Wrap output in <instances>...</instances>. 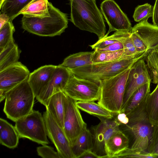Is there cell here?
I'll return each instance as SVG.
<instances>
[{
  "mask_svg": "<svg viewBox=\"0 0 158 158\" xmlns=\"http://www.w3.org/2000/svg\"><path fill=\"white\" fill-rule=\"evenodd\" d=\"M114 117L120 126L126 125L129 122V118L127 114L124 112L121 111L119 113L114 114Z\"/></svg>",
  "mask_w": 158,
  "mask_h": 158,
  "instance_id": "obj_40",
  "label": "cell"
},
{
  "mask_svg": "<svg viewBox=\"0 0 158 158\" xmlns=\"http://www.w3.org/2000/svg\"><path fill=\"white\" fill-rule=\"evenodd\" d=\"M147 53L138 55L129 59L119 60L105 63H92L69 69L74 76L88 79L100 84L103 80L110 78L131 67L138 60L146 56Z\"/></svg>",
  "mask_w": 158,
  "mask_h": 158,
  "instance_id": "obj_4",
  "label": "cell"
},
{
  "mask_svg": "<svg viewBox=\"0 0 158 158\" xmlns=\"http://www.w3.org/2000/svg\"><path fill=\"white\" fill-rule=\"evenodd\" d=\"M147 151L150 153L158 155V123L153 127L152 136Z\"/></svg>",
  "mask_w": 158,
  "mask_h": 158,
  "instance_id": "obj_37",
  "label": "cell"
},
{
  "mask_svg": "<svg viewBox=\"0 0 158 158\" xmlns=\"http://www.w3.org/2000/svg\"><path fill=\"white\" fill-rule=\"evenodd\" d=\"M152 17L153 24L158 27V0H156Z\"/></svg>",
  "mask_w": 158,
  "mask_h": 158,
  "instance_id": "obj_41",
  "label": "cell"
},
{
  "mask_svg": "<svg viewBox=\"0 0 158 158\" xmlns=\"http://www.w3.org/2000/svg\"><path fill=\"white\" fill-rule=\"evenodd\" d=\"M93 148L92 134L86 125L83 128L74 144L72 147L74 158H79L85 152L92 151Z\"/></svg>",
  "mask_w": 158,
  "mask_h": 158,
  "instance_id": "obj_21",
  "label": "cell"
},
{
  "mask_svg": "<svg viewBox=\"0 0 158 158\" xmlns=\"http://www.w3.org/2000/svg\"><path fill=\"white\" fill-rule=\"evenodd\" d=\"M99 158L98 156L92 150H88L85 152L79 158Z\"/></svg>",
  "mask_w": 158,
  "mask_h": 158,
  "instance_id": "obj_42",
  "label": "cell"
},
{
  "mask_svg": "<svg viewBox=\"0 0 158 158\" xmlns=\"http://www.w3.org/2000/svg\"><path fill=\"white\" fill-rule=\"evenodd\" d=\"M154 50L158 52V47Z\"/></svg>",
  "mask_w": 158,
  "mask_h": 158,
  "instance_id": "obj_45",
  "label": "cell"
},
{
  "mask_svg": "<svg viewBox=\"0 0 158 158\" xmlns=\"http://www.w3.org/2000/svg\"><path fill=\"white\" fill-rule=\"evenodd\" d=\"M131 68L106 79L100 84V94L98 103L116 114L123 108L127 77Z\"/></svg>",
  "mask_w": 158,
  "mask_h": 158,
  "instance_id": "obj_6",
  "label": "cell"
},
{
  "mask_svg": "<svg viewBox=\"0 0 158 158\" xmlns=\"http://www.w3.org/2000/svg\"><path fill=\"white\" fill-rule=\"evenodd\" d=\"M127 31H120L118 41L122 44L123 46V52L121 58L131 59L138 55L134 45L131 34Z\"/></svg>",
  "mask_w": 158,
  "mask_h": 158,
  "instance_id": "obj_29",
  "label": "cell"
},
{
  "mask_svg": "<svg viewBox=\"0 0 158 158\" xmlns=\"http://www.w3.org/2000/svg\"><path fill=\"white\" fill-rule=\"evenodd\" d=\"M119 36L118 31H115L112 35L109 36H104L102 39L98 40L94 44L89 46L94 50L106 47L109 45L118 41Z\"/></svg>",
  "mask_w": 158,
  "mask_h": 158,
  "instance_id": "obj_35",
  "label": "cell"
},
{
  "mask_svg": "<svg viewBox=\"0 0 158 158\" xmlns=\"http://www.w3.org/2000/svg\"><path fill=\"white\" fill-rule=\"evenodd\" d=\"M5 0H0V6H1Z\"/></svg>",
  "mask_w": 158,
  "mask_h": 158,
  "instance_id": "obj_44",
  "label": "cell"
},
{
  "mask_svg": "<svg viewBox=\"0 0 158 158\" xmlns=\"http://www.w3.org/2000/svg\"><path fill=\"white\" fill-rule=\"evenodd\" d=\"M32 0H5L0 6V13H4L13 21L21 11Z\"/></svg>",
  "mask_w": 158,
  "mask_h": 158,
  "instance_id": "obj_26",
  "label": "cell"
},
{
  "mask_svg": "<svg viewBox=\"0 0 158 158\" xmlns=\"http://www.w3.org/2000/svg\"><path fill=\"white\" fill-rule=\"evenodd\" d=\"M20 51L14 41L0 52V71L18 62Z\"/></svg>",
  "mask_w": 158,
  "mask_h": 158,
  "instance_id": "obj_23",
  "label": "cell"
},
{
  "mask_svg": "<svg viewBox=\"0 0 158 158\" xmlns=\"http://www.w3.org/2000/svg\"><path fill=\"white\" fill-rule=\"evenodd\" d=\"M123 50L114 51L98 52L94 50L92 57V63L110 62L121 58Z\"/></svg>",
  "mask_w": 158,
  "mask_h": 158,
  "instance_id": "obj_30",
  "label": "cell"
},
{
  "mask_svg": "<svg viewBox=\"0 0 158 158\" xmlns=\"http://www.w3.org/2000/svg\"><path fill=\"white\" fill-rule=\"evenodd\" d=\"M66 96L63 91L56 93L49 98L45 106L46 110L63 129Z\"/></svg>",
  "mask_w": 158,
  "mask_h": 158,
  "instance_id": "obj_18",
  "label": "cell"
},
{
  "mask_svg": "<svg viewBox=\"0 0 158 158\" xmlns=\"http://www.w3.org/2000/svg\"><path fill=\"white\" fill-rule=\"evenodd\" d=\"M114 158H158V155L150 153L147 152L133 151L128 148L123 152L115 156Z\"/></svg>",
  "mask_w": 158,
  "mask_h": 158,
  "instance_id": "obj_34",
  "label": "cell"
},
{
  "mask_svg": "<svg viewBox=\"0 0 158 158\" xmlns=\"http://www.w3.org/2000/svg\"><path fill=\"white\" fill-rule=\"evenodd\" d=\"M15 122L20 138L28 139L42 145L49 143L44 119L39 111L33 110Z\"/></svg>",
  "mask_w": 158,
  "mask_h": 158,
  "instance_id": "obj_7",
  "label": "cell"
},
{
  "mask_svg": "<svg viewBox=\"0 0 158 158\" xmlns=\"http://www.w3.org/2000/svg\"><path fill=\"white\" fill-rule=\"evenodd\" d=\"M56 67L52 65H45L30 73L28 81L36 98L45 89Z\"/></svg>",
  "mask_w": 158,
  "mask_h": 158,
  "instance_id": "obj_16",
  "label": "cell"
},
{
  "mask_svg": "<svg viewBox=\"0 0 158 158\" xmlns=\"http://www.w3.org/2000/svg\"><path fill=\"white\" fill-rule=\"evenodd\" d=\"M63 92L77 101H95L99 98L100 86L93 81L72 74Z\"/></svg>",
  "mask_w": 158,
  "mask_h": 158,
  "instance_id": "obj_8",
  "label": "cell"
},
{
  "mask_svg": "<svg viewBox=\"0 0 158 158\" xmlns=\"http://www.w3.org/2000/svg\"><path fill=\"white\" fill-rule=\"evenodd\" d=\"M70 21L76 27L95 34L98 40L105 36L106 26L96 0H70Z\"/></svg>",
  "mask_w": 158,
  "mask_h": 158,
  "instance_id": "obj_1",
  "label": "cell"
},
{
  "mask_svg": "<svg viewBox=\"0 0 158 158\" xmlns=\"http://www.w3.org/2000/svg\"><path fill=\"white\" fill-rule=\"evenodd\" d=\"M77 105L80 109L96 117L111 118L114 116V114L94 101H78Z\"/></svg>",
  "mask_w": 158,
  "mask_h": 158,
  "instance_id": "obj_25",
  "label": "cell"
},
{
  "mask_svg": "<svg viewBox=\"0 0 158 158\" xmlns=\"http://www.w3.org/2000/svg\"><path fill=\"white\" fill-rule=\"evenodd\" d=\"M93 52H80L69 55L64 60L61 65L71 69L92 64Z\"/></svg>",
  "mask_w": 158,
  "mask_h": 158,
  "instance_id": "obj_24",
  "label": "cell"
},
{
  "mask_svg": "<svg viewBox=\"0 0 158 158\" xmlns=\"http://www.w3.org/2000/svg\"><path fill=\"white\" fill-rule=\"evenodd\" d=\"M96 117L100 122L98 124L92 126L90 130L93 141L92 151L99 158H108L106 149V143L113 133L120 129V125L114 117L111 118Z\"/></svg>",
  "mask_w": 158,
  "mask_h": 158,
  "instance_id": "obj_9",
  "label": "cell"
},
{
  "mask_svg": "<svg viewBox=\"0 0 158 158\" xmlns=\"http://www.w3.org/2000/svg\"><path fill=\"white\" fill-rule=\"evenodd\" d=\"M20 138L15 126L6 120L0 119V143L9 148L14 149L18 144Z\"/></svg>",
  "mask_w": 158,
  "mask_h": 158,
  "instance_id": "obj_20",
  "label": "cell"
},
{
  "mask_svg": "<svg viewBox=\"0 0 158 158\" xmlns=\"http://www.w3.org/2000/svg\"><path fill=\"white\" fill-rule=\"evenodd\" d=\"M123 50V46L119 41L112 44L105 48L94 50L98 52L114 51Z\"/></svg>",
  "mask_w": 158,
  "mask_h": 158,
  "instance_id": "obj_39",
  "label": "cell"
},
{
  "mask_svg": "<svg viewBox=\"0 0 158 158\" xmlns=\"http://www.w3.org/2000/svg\"><path fill=\"white\" fill-rule=\"evenodd\" d=\"M42 145L37 148L38 155L43 158H61L57 152L55 151L51 146Z\"/></svg>",
  "mask_w": 158,
  "mask_h": 158,
  "instance_id": "obj_36",
  "label": "cell"
},
{
  "mask_svg": "<svg viewBox=\"0 0 158 158\" xmlns=\"http://www.w3.org/2000/svg\"><path fill=\"white\" fill-rule=\"evenodd\" d=\"M102 14L108 23L109 29L105 36L113 31L131 32L132 27L126 15L113 0H104L101 3Z\"/></svg>",
  "mask_w": 158,
  "mask_h": 158,
  "instance_id": "obj_11",
  "label": "cell"
},
{
  "mask_svg": "<svg viewBox=\"0 0 158 158\" xmlns=\"http://www.w3.org/2000/svg\"><path fill=\"white\" fill-rule=\"evenodd\" d=\"M10 20L9 17L4 13L0 15V28Z\"/></svg>",
  "mask_w": 158,
  "mask_h": 158,
  "instance_id": "obj_43",
  "label": "cell"
},
{
  "mask_svg": "<svg viewBox=\"0 0 158 158\" xmlns=\"http://www.w3.org/2000/svg\"><path fill=\"white\" fill-rule=\"evenodd\" d=\"M136 33L146 45L148 50L158 47V27L148 20L139 22L133 27L132 32Z\"/></svg>",
  "mask_w": 158,
  "mask_h": 158,
  "instance_id": "obj_17",
  "label": "cell"
},
{
  "mask_svg": "<svg viewBox=\"0 0 158 158\" xmlns=\"http://www.w3.org/2000/svg\"><path fill=\"white\" fill-rule=\"evenodd\" d=\"M131 37L137 54H141L148 52L149 50L148 47L136 33L131 32Z\"/></svg>",
  "mask_w": 158,
  "mask_h": 158,
  "instance_id": "obj_38",
  "label": "cell"
},
{
  "mask_svg": "<svg viewBox=\"0 0 158 158\" xmlns=\"http://www.w3.org/2000/svg\"><path fill=\"white\" fill-rule=\"evenodd\" d=\"M48 16L42 18L23 15L22 26L25 30L42 36L60 35L68 27L67 14L49 2Z\"/></svg>",
  "mask_w": 158,
  "mask_h": 158,
  "instance_id": "obj_3",
  "label": "cell"
},
{
  "mask_svg": "<svg viewBox=\"0 0 158 158\" xmlns=\"http://www.w3.org/2000/svg\"><path fill=\"white\" fill-rule=\"evenodd\" d=\"M151 83L150 82L145 84L136 90L131 96L124 109L122 111L127 114L139 105L150 93Z\"/></svg>",
  "mask_w": 158,
  "mask_h": 158,
  "instance_id": "obj_27",
  "label": "cell"
},
{
  "mask_svg": "<svg viewBox=\"0 0 158 158\" xmlns=\"http://www.w3.org/2000/svg\"><path fill=\"white\" fill-rule=\"evenodd\" d=\"M77 102L67 95L63 130L71 147L74 144L83 128L87 125L77 106Z\"/></svg>",
  "mask_w": 158,
  "mask_h": 158,
  "instance_id": "obj_10",
  "label": "cell"
},
{
  "mask_svg": "<svg viewBox=\"0 0 158 158\" xmlns=\"http://www.w3.org/2000/svg\"><path fill=\"white\" fill-rule=\"evenodd\" d=\"M15 30L12 21L10 20L0 28V52L14 41L13 34Z\"/></svg>",
  "mask_w": 158,
  "mask_h": 158,
  "instance_id": "obj_32",
  "label": "cell"
},
{
  "mask_svg": "<svg viewBox=\"0 0 158 158\" xmlns=\"http://www.w3.org/2000/svg\"><path fill=\"white\" fill-rule=\"evenodd\" d=\"M147 98L133 110L126 114L129 118L128 123L121 125L123 131L127 133L131 138V146L129 148L132 151L147 152L152 136L153 127L146 110Z\"/></svg>",
  "mask_w": 158,
  "mask_h": 158,
  "instance_id": "obj_2",
  "label": "cell"
},
{
  "mask_svg": "<svg viewBox=\"0 0 158 158\" xmlns=\"http://www.w3.org/2000/svg\"><path fill=\"white\" fill-rule=\"evenodd\" d=\"M146 108L150 121L153 127L158 123V84L153 91L148 96Z\"/></svg>",
  "mask_w": 158,
  "mask_h": 158,
  "instance_id": "obj_28",
  "label": "cell"
},
{
  "mask_svg": "<svg viewBox=\"0 0 158 158\" xmlns=\"http://www.w3.org/2000/svg\"><path fill=\"white\" fill-rule=\"evenodd\" d=\"M130 139L127 135L120 129L116 131L107 141L106 149L108 158L114 156L129 147Z\"/></svg>",
  "mask_w": 158,
  "mask_h": 158,
  "instance_id": "obj_19",
  "label": "cell"
},
{
  "mask_svg": "<svg viewBox=\"0 0 158 158\" xmlns=\"http://www.w3.org/2000/svg\"><path fill=\"white\" fill-rule=\"evenodd\" d=\"M30 74L27 68L19 61L0 71V102L8 91L27 79Z\"/></svg>",
  "mask_w": 158,
  "mask_h": 158,
  "instance_id": "obj_14",
  "label": "cell"
},
{
  "mask_svg": "<svg viewBox=\"0 0 158 158\" xmlns=\"http://www.w3.org/2000/svg\"><path fill=\"white\" fill-rule=\"evenodd\" d=\"M35 98L27 79L7 92L3 111L8 118L15 122L32 112Z\"/></svg>",
  "mask_w": 158,
  "mask_h": 158,
  "instance_id": "obj_5",
  "label": "cell"
},
{
  "mask_svg": "<svg viewBox=\"0 0 158 158\" xmlns=\"http://www.w3.org/2000/svg\"><path fill=\"white\" fill-rule=\"evenodd\" d=\"M157 154H158V152H157Z\"/></svg>",
  "mask_w": 158,
  "mask_h": 158,
  "instance_id": "obj_46",
  "label": "cell"
},
{
  "mask_svg": "<svg viewBox=\"0 0 158 158\" xmlns=\"http://www.w3.org/2000/svg\"><path fill=\"white\" fill-rule=\"evenodd\" d=\"M48 0H32L20 12L28 16L42 18L49 15Z\"/></svg>",
  "mask_w": 158,
  "mask_h": 158,
  "instance_id": "obj_22",
  "label": "cell"
},
{
  "mask_svg": "<svg viewBox=\"0 0 158 158\" xmlns=\"http://www.w3.org/2000/svg\"><path fill=\"white\" fill-rule=\"evenodd\" d=\"M146 64L151 78V82L158 84V52L155 50L149 51L146 56Z\"/></svg>",
  "mask_w": 158,
  "mask_h": 158,
  "instance_id": "obj_31",
  "label": "cell"
},
{
  "mask_svg": "<svg viewBox=\"0 0 158 158\" xmlns=\"http://www.w3.org/2000/svg\"><path fill=\"white\" fill-rule=\"evenodd\" d=\"M47 135L55 145L61 158H74L71 146L63 129L48 110L44 112Z\"/></svg>",
  "mask_w": 158,
  "mask_h": 158,
  "instance_id": "obj_12",
  "label": "cell"
},
{
  "mask_svg": "<svg viewBox=\"0 0 158 158\" xmlns=\"http://www.w3.org/2000/svg\"><path fill=\"white\" fill-rule=\"evenodd\" d=\"M151 78L143 58L135 62L131 67L127 77L124 95L123 111L134 93L145 84L151 82Z\"/></svg>",
  "mask_w": 158,
  "mask_h": 158,
  "instance_id": "obj_13",
  "label": "cell"
},
{
  "mask_svg": "<svg viewBox=\"0 0 158 158\" xmlns=\"http://www.w3.org/2000/svg\"><path fill=\"white\" fill-rule=\"evenodd\" d=\"M72 74L68 69L56 66L45 89L37 100L46 106L49 98L53 94L64 90Z\"/></svg>",
  "mask_w": 158,
  "mask_h": 158,
  "instance_id": "obj_15",
  "label": "cell"
},
{
  "mask_svg": "<svg viewBox=\"0 0 158 158\" xmlns=\"http://www.w3.org/2000/svg\"><path fill=\"white\" fill-rule=\"evenodd\" d=\"M153 6L148 3L139 5L134 11L133 17L136 22L148 20L152 15Z\"/></svg>",
  "mask_w": 158,
  "mask_h": 158,
  "instance_id": "obj_33",
  "label": "cell"
}]
</instances>
